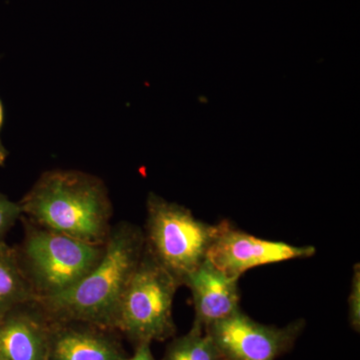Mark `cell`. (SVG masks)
Instances as JSON below:
<instances>
[{"label":"cell","mask_w":360,"mask_h":360,"mask_svg":"<svg viewBox=\"0 0 360 360\" xmlns=\"http://www.w3.org/2000/svg\"><path fill=\"white\" fill-rule=\"evenodd\" d=\"M144 251L143 231L129 222L111 226L98 264L75 285L35 300L51 321H82L112 328L120 298Z\"/></svg>","instance_id":"obj_1"},{"label":"cell","mask_w":360,"mask_h":360,"mask_svg":"<svg viewBox=\"0 0 360 360\" xmlns=\"http://www.w3.org/2000/svg\"><path fill=\"white\" fill-rule=\"evenodd\" d=\"M33 224L94 245H104L113 208L101 179L78 170H49L20 201Z\"/></svg>","instance_id":"obj_2"},{"label":"cell","mask_w":360,"mask_h":360,"mask_svg":"<svg viewBox=\"0 0 360 360\" xmlns=\"http://www.w3.org/2000/svg\"><path fill=\"white\" fill-rule=\"evenodd\" d=\"M20 219L25 236L15 250L37 300L68 290L103 257L105 243H85L39 226L25 217Z\"/></svg>","instance_id":"obj_3"},{"label":"cell","mask_w":360,"mask_h":360,"mask_svg":"<svg viewBox=\"0 0 360 360\" xmlns=\"http://www.w3.org/2000/svg\"><path fill=\"white\" fill-rule=\"evenodd\" d=\"M142 231L146 250L182 286L206 259L217 224L201 221L184 206L150 193Z\"/></svg>","instance_id":"obj_4"},{"label":"cell","mask_w":360,"mask_h":360,"mask_svg":"<svg viewBox=\"0 0 360 360\" xmlns=\"http://www.w3.org/2000/svg\"><path fill=\"white\" fill-rule=\"evenodd\" d=\"M180 284L144 248L139 264L120 298L112 328L139 345L175 333L174 300Z\"/></svg>","instance_id":"obj_5"},{"label":"cell","mask_w":360,"mask_h":360,"mask_svg":"<svg viewBox=\"0 0 360 360\" xmlns=\"http://www.w3.org/2000/svg\"><path fill=\"white\" fill-rule=\"evenodd\" d=\"M304 322L284 328L264 326L239 309L205 329L224 360H276L292 347Z\"/></svg>","instance_id":"obj_6"},{"label":"cell","mask_w":360,"mask_h":360,"mask_svg":"<svg viewBox=\"0 0 360 360\" xmlns=\"http://www.w3.org/2000/svg\"><path fill=\"white\" fill-rule=\"evenodd\" d=\"M314 246H295L258 238L240 231L229 221L217 224V231L208 248L206 259L226 276L240 278L248 270L286 260L311 257Z\"/></svg>","instance_id":"obj_7"},{"label":"cell","mask_w":360,"mask_h":360,"mask_svg":"<svg viewBox=\"0 0 360 360\" xmlns=\"http://www.w3.org/2000/svg\"><path fill=\"white\" fill-rule=\"evenodd\" d=\"M49 319L37 302L21 304L0 321V357L47 360Z\"/></svg>","instance_id":"obj_8"},{"label":"cell","mask_w":360,"mask_h":360,"mask_svg":"<svg viewBox=\"0 0 360 360\" xmlns=\"http://www.w3.org/2000/svg\"><path fill=\"white\" fill-rule=\"evenodd\" d=\"M193 293L194 324L205 329L240 309L238 278L224 274L205 259L186 283Z\"/></svg>","instance_id":"obj_9"},{"label":"cell","mask_w":360,"mask_h":360,"mask_svg":"<svg viewBox=\"0 0 360 360\" xmlns=\"http://www.w3.org/2000/svg\"><path fill=\"white\" fill-rule=\"evenodd\" d=\"M101 328L87 322L49 319L47 360L124 359L118 345Z\"/></svg>","instance_id":"obj_10"},{"label":"cell","mask_w":360,"mask_h":360,"mask_svg":"<svg viewBox=\"0 0 360 360\" xmlns=\"http://www.w3.org/2000/svg\"><path fill=\"white\" fill-rule=\"evenodd\" d=\"M37 300L15 248L0 241V321L11 310Z\"/></svg>","instance_id":"obj_11"},{"label":"cell","mask_w":360,"mask_h":360,"mask_svg":"<svg viewBox=\"0 0 360 360\" xmlns=\"http://www.w3.org/2000/svg\"><path fill=\"white\" fill-rule=\"evenodd\" d=\"M162 360H224L212 336L198 324L187 335L175 340Z\"/></svg>","instance_id":"obj_12"},{"label":"cell","mask_w":360,"mask_h":360,"mask_svg":"<svg viewBox=\"0 0 360 360\" xmlns=\"http://www.w3.org/2000/svg\"><path fill=\"white\" fill-rule=\"evenodd\" d=\"M22 217L20 202H14L0 193V241H4L6 234Z\"/></svg>","instance_id":"obj_13"},{"label":"cell","mask_w":360,"mask_h":360,"mask_svg":"<svg viewBox=\"0 0 360 360\" xmlns=\"http://www.w3.org/2000/svg\"><path fill=\"white\" fill-rule=\"evenodd\" d=\"M348 319L355 331L360 329V266L354 265L352 276V290L348 296Z\"/></svg>","instance_id":"obj_14"},{"label":"cell","mask_w":360,"mask_h":360,"mask_svg":"<svg viewBox=\"0 0 360 360\" xmlns=\"http://www.w3.org/2000/svg\"><path fill=\"white\" fill-rule=\"evenodd\" d=\"M123 360H155L151 352L150 342H141L137 345L134 354L130 359Z\"/></svg>","instance_id":"obj_15"},{"label":"cell","mask_w":360,"mask_h":360,"mask_svg":"<svg viewBox=\"0 0 360 360\" xmlns=\"http://www.w3.org/2000/svg\"><path fill=\"white\" fill-rule=\"evenodd\" d=\"M4 108L2 104L1 99H0V167H4L6 163L7 156H8V151L4 148V143L1 141V130L4 127Z\"/></svg>","instance_id":"obj_16"},{"label":"cell","mask_w":360,"mask_h":360,"mask_svg":"<svg viewBox=\"0 0 360 360\" xmlns=\"http://www.w3.org/2000/svg\"><path fill=\"white\" fill-rule=\"evenodd\" d=\"M0 360H6V359H1V357H0Z\"/></svg>","instance_id":"obj_17"}]
</instances>
